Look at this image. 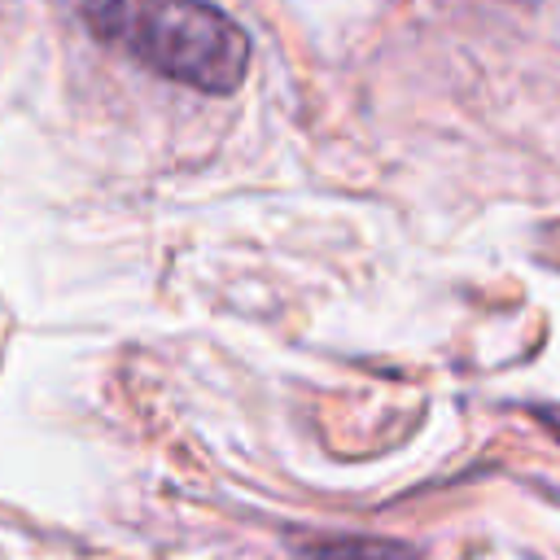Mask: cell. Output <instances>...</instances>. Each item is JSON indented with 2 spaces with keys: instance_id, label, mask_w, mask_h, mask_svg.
I'll use <instances>...</instances> for the list:
<instances>
[{
  "instance_id": "obj_2",
  "label": "cell",
  "mask_w": 560,
  "mask_h": 560,
  "mask_svg": "<svg viewBox=\"0 0 560 560\" xmlns=\"http://www.w3.org/2000/svg\"><path fill=\"white\" fill-rule=\"evenodd\" d=\"M306 560H420V547L398 538H328L306 547Z\"/></svg>"
},
{
  "instance_id": "obj_3",
  "label": "cell",
  "mask_w": 560,
  "mask_h": 560,
  "mask_svg": "<svg viewBox=\"0 0 560 560\" xmlns=\"http://www.w3.org/2000/svg\"><path fill=\"white\" fill-rule=\"evenodd\" d=\"M529 416H534L538 424H547V429L560 438V407H529Z\"/></svg>"
},
{
  "instance_id": "obj_1",
  "label": "cell",
  "mask_w": 560,
  "mask_h": 560,
  "mask_svg": "<svg viewBox=\"0 0 560 560\" xmlns=\"http://www.w3.org/2000/svg\"><path fill=\"white\" fill-rule=\"evenodd\" d=\"M83 26L144 70L228 96L249 74V35L210 0H79Z\"/></svg>"
}]
</instances>
